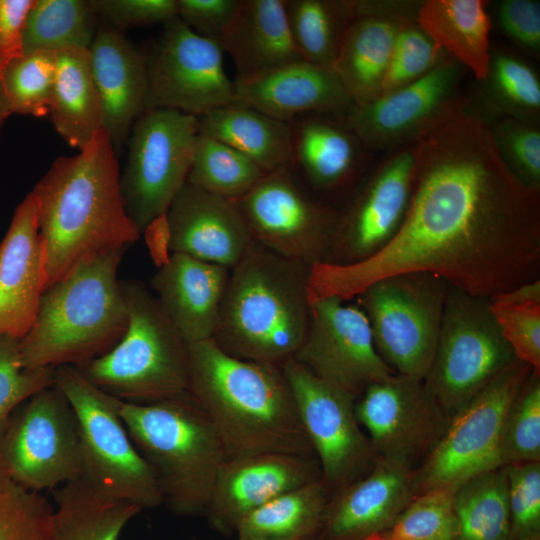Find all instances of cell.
<instances>
[{"label":"cell","instance_id":"obj_1","mask_svg":"<svg viewBox=\"0 0 540 540\" xmlns=\"http://www.w3.org/2000/svg\"><path fill=\"white\" fill-rule=\"evenodd\" d=\"M465 105L416 140L411 201L396 236L360 263L318 265L319 296L348 300L378 279L409 272L487 299L539 279L540 191L509 171L488 124Z\"/></svg>","mask_w":540,"mask_h":540},{"label":"cell","instance_id":"obj_2","mask_svg":"<svg viewBox=\"0 0 540 540\" xmlns=\"http://www.w3.org/2000/svg\"><path fill=\"white\" fill-rule=\"evenodd\" d=\"M117 156L103 129L78 154L58 157L31 191L47 250L48 287L80 262L140 238L124 205Z\"/></svg>","mask_w":540,"mask_h":540},{"label":"cell","instance_id":"obj_3","mask_svg":"<svg viewBox=\"0 0 540 540\" xmlns=\"http://www.w3.org/2000/svg\"><path fill=\"white\" fill-rule=\"evenodd\" d=\"M187 392L210 419L226 459L315 457L281 366L235 358L212 339L191 343Z\"/></svg>","mask_w":540,"mask_h":540},{"label":"cell","instance_id":"obj_4","mask_svg":"<svg viewBox=\"0 0 540 540\" xmlns=\"http://www.w3.org/2000/svg\"><path fill=\"white\" fill-rule=\"evenodd\" d=\"M312 267L253 242L230 269L212 340L242 360L282 366L310 322Z\"/></svg>","mask_w":540,"mask_h":540},{"label":"cell","instance_id":"obj_5","mask_svg":"<svg viewBox=\"0 0 540 540\" xmlns=\"http://www.w3.org/2000/svg\"><path fill=\"white\" fill-rule=\"evenodd\" d=\"M125 248L82 261L43 293L35 321L20 339L23 368H83L109 352L128 326L117 278Z\"/></svg>","mask_w":540,"mask_h":540},{"label":"cell","instance_id":"obj_6","mask_svg":"<svg viewBox=\"0 0 540 540\" xmlns=\"http://www.w3.org/2000/svg\"><path fill=\"white\" fill-rule=\"evenodd\" d=\"M120 415L163 504L178 516H203L226 459L205 412L187 392L147 404L122 401Z\"/></svg>","mask_w":540,"mask_h":540},{"label":"cell","instance_id":"obj_7","mask_svg":"<svg viewBox=\"0 0 540 540\" xmlns=\"http://www.w3.org/2000/svg\"><path fill=\"white\" fill-rule=\"evenodd\" d=\"M128 326L106 354L78 368L94 385L128 403L147 404L188 391V344L155 295L138 281L122 282Z\"/></svg>","mask_w":540,"mask_h":540},{"label":"cell","instance_id":"obj_8","mask_svg":"<svg viewBox=\"0 0 540 540\" xmlns=\"http://www.w3.org/2000/svg\"><path fill=\"white\" fill-rule=\"evenodd\" d=\"M55 385L69 400L78 420L81 477L142 510L163 504L155 476L120 415L122 400L98 388L74 366L55 368Z\"/></svg>","mask_w":540,"mask_h":540},{"label":"cell","instance_id":"obj_9","mask_svg":"<svg viewBox=\"0 0 540 540\" xmlns=\"http://www.w3.org/2000/svg\"><path fill=\"white\" fill-rule=\"evenodd\" d=\"M487 298L448 286L441 330L424 383L450 420L517 362Z\"/></svg>","mask_w":540,"mask_h":540},{"label":"cell","instance_id":"obj_10","mask_svg":"<svg viewBox=\"0 0 540 540\" xmlns=\"http://www.w3.org/2000/svg\"><path fill=\"white\" fill-rule=\"evenodd\" d=\"M448 284L427 272L389 275L355 297L376 351L396 373L422 379L434 359Z\"/></svg>","mask_w":540,"mask_h":540},{"label":"cell","instance_id":"obj_11","mask_svg":"<svg viewBox=\"0 0 540 540\" xmlns=\"http://www.w3.org/2000/svg\"><path fill=\"white\" fill-rule=\"evenodd\" d=\"M198 133L196 116L166 108L145 109L133 124L120 189L141 233L166 214L186 184Z\"/></svg>","mask_w":540,"mask_h":540},{"label":"cell","instance_id":"obj_12","mask_svg":"<svg viewBox=\"0 0 540 540\" xmlns=\"http://www.w3.org/2000/svg\"><path fill=\"white\" fill-rule=\"evenodd\" d=\"M0 461L28 490H54L82 475L79 425L54 384L22 403L0 434Z\"/></svg>","mask_w":540,"mask_h":540},{"label":"cell","instance_id":"obj_13","mask_svg":"<svg viewBox=\"0 0 540 540\" xmlns=\"http://www.w3.org/2000/svg\"><path fill=\"white\" fill-rule=\"evenodd\" d=\"M532 370L518 360L449 420L437 444L414 469L416 495L433 488L459 486L502 467L500 438L504 418Z\"/></svg>","mask_w":540,"mask_h":540},{"label":"cell","instance_id":"obj_14","mask_svg":"<svg viewBox=\"0 0 540 540\" xmlns=\"http://www.w3.org/2000/svg\"><path fill=\"white\" fill-rule=\"evenodd\" d=\"M232 202L255 243L311 267L328 263L340 212L307 195L290 166L266 173Z\"/></svg>","mask_w":540,"mask_h":540},{"label":"cell","instance_id":"obj_15","mask_svg":"<svg viewBox=\"0 0 540 540\" xmlns=\"http://www.w3.org/2000/svg\"><path fill=\"white\" fill-rule=\"evenodd\" d=\"M281 367L331 497L368 474L378 460L356 417V399L294 359Z\"/></svg>","mask_w":540,"mask_h":540},{"label":"cell","instance_id":"obj_16","mask_svg":"<svg viewBox=\"0 0 540 540\" xmlns=\"http://www.w3.org/2000/svg\"><path fill=\"white\" fill-rule=\"evenodd\" d=\"M163 25L157 45L146 55L145 109L199 117L231 103L234 81L225 71L220 43L198 35L178 16Z\"/></svg>","mask_w":540,"mask_h":540},{"label":"cell","instance_id":"obj_17","mask_svg":"<svg viewBox=\"0 0 540 540\" xmlns=\"http://www.w3.org/2000/svg\"><path fill=\"white\" fill-rule=\"evenodd\" d=\"M468 70L444 53L418 80L343 114L373 154L411 145L438 120L466 102L461 84Z\"/></svg>","mask_w":540,"mask_h":540},{"label":"cell","instance_id":"obj_18","mask_svg":"<svg viewBox=\"0 0 540 540\" xmlns=\"http://www.w3.org/2000/svg\"><path fill=\"white\" fill-rule=\"evenodd\" d=\"M345 301L337 296L311 299L308 331L293 359L357 399L395 372L376 351L364 312Z\"/></svg>","mask_w":540,"mask_h":540},{"label":"cell","instance_id":"obj_19","mask_svg":"<svg viewBox=\"0 0 540 540\" xmlns=\"http://www.w3.org/2000/svg\"><path fill=\"white\" fill-rule=\"evenodd\" d=\"M354 407L377 457L412 470L434 448L449 422L422 379L396 373L370 385Z\"/></svg>","mask_w":540,"mask_h":540},{"label":"cell","instance_id":"obj_20","mask_svg":"<svg viewBox=\"0 0 540 540\" xmlns=\"http://www.w3.org/2000/svg\"><path fill=\"white\" fill-rule=\"evenodd\" d=\"M415 171V143L390 153L373 167L348 207L340 212L328 263L365 261L396 236L409 209Z\"/></svg>","mask_w":540,"mask_h":540},{"label":"cell","instance_id":"obj_21","mask_svg":"<svg viewBox=\"0 0 540 540\" xmlns=\"http://www.w3.org/2000/svg\"><path fill=\"white\" fill-rule=\"evenodd\" d=\"M319 479L321 470L315 457L262 453L225 459L203 516L212 529L231 535L258 507Z\"/></svg>","mask_w":540,"mask_h":540},{"label":"cell","instance_id":"obj_22","mask_svg":"<svg viewBox=\"0 0 540 540\" xmlns=\"http://www.w3.org/2000/svg\"><path fill=\"white\" fill-rule=\"evenodd\" d=\"M48 283L47 250L39 232L37 201L30 192L0 242V337L22 339L27 334Z\"/></svg>","mask_w":540,"mask_h":540},{"label":"cell","instance_id":"obj_23","mask_svg":"<svg viewBox=\"0 0 540 540\" xmlns=\"http://www.w3.org/2000/svg\"><path fill=\"white\" fill-rule=\"evenodd\" d=\"M166 246L208 263L233 268L254 242L230 200L188 182L164 215Z\"/></svg>","mask_w":540,"mask_h":540},{"label":"cell","instance_id":"obj_24","mask_svg":"<svg viewBox=\"0 0 540 540\" xmlns=\"http://www.w3.org/2000/svg\"><path fill=\"white\" fill-rule=\"evenodd\" d=\"M415 495L414 470L378 458L368 474L330 497L317 540L382 534Z\"/></svg>","mask_w":540,"mask_h":540},{"label":"cell","instance_id":"obj_25","mask_svg":"<svg viewBox=\"0 0 540 540\" xmlns=\"http://www.w3.org/2000/svg\"><path fill=\"white\" fill-rule=\"evenodd\" d=\"M343 114H306L290 121V168L315 190L335 192L353 184L369 169V151Z\"/></svg>","mask_w":540,"mask_h":540},{"label":"cell","instance_id":"obj_26","mask_svg":"<svg viewBox=\"0 0 540 540\" xmlns=\"http://www.w3.org/2000/svg\"><path fill=\"white\" fill-rule=\"evenodd\" d=\"M89 54L104 109V130L118 155L145 110L146 55L124 33L100 21Z\"/></svg>","mask_w":540,"mask_h":540},{"label":"cell","instance_id":"obj_27","mask_svg":"<svg viewBox=\"0 0 540 540\" xmlns=\"http://www.w3.org/2000/svg\"><path fill=\"white\" fill-rule=\"evenodd\" d=\"M230 269L172 253L150 281L162 309L187 343L212 339Z\"/></svg>","mask_w":540,"mask_h":540},{"label":"cell","instance_id":"obj_28","mask_svg":"<svg viewBox=\"0 0 540 540\" xmlns=\"http://www.w3.org/2000/svg\"><path fill=\"white\" fill-rule=\"evenodd\" d=\"M234 81V100L290 122L306 114H345L354 104L334 70L303 60Z\"/></svg>","mask_w":540,"mask_h":540},{"label":"cell","instance_id":"obj_29","mask_svg":"<svg viewBox=\"0 0 540 540\" xmlns=\"http://www.w3.org/2000/svg\"><path fill=\"white\" fill-rule=\"evenodd\" d=\"M219 43L233 60L237 81L302 60L290 32L284 0H239Z\"/></svg>","mask_w":540,"mask_h":540},{"label":"cell","instance_id":"obj_30","mask_svg":"<svg viewBox=\"0 0 540 540\" xmlns=\"http://www.w3.org/2000/svg\"><path fill=\"white\" fill-rule=\"evenodd\" d=\"M56 71L49 116L57 133L81 150L104 129V109L96 87L88 48L55 51Z\"/></svg>","mask_w":540,"mask_h":540},{"label":"cell","instance_id":"obj_31","mask_svg":"<svg viewBox=\"0 0 540 540\" xmlns=\"http://www.w3.org/2000/svg\"><path fill=\"white\" fill-rule=\"evenodd\" d=\"M466 96L465 110L485 123L499 118L540 123V80L534 68L504 45L492 44L489 69Z\"/></svg>","mask_w":540,"mask_h":540},{"label":"cell","instance_id":"obj_32","mask_svg":"<svg viewBox=\"0 0 540 540\" xmlns=\"http://www.w3.org/2000/svg\"><path fill=\"white\" fill-rule=\"evenodd\" d=\"M486 0L422 1L417 23L435 44L482 81L489 69L492 27Z\"/></svg>","mask_w":540,"mask_h":540},{"label":"cell","instance_id":"obj_33","mask_svg":"<svg viewBox=\"0 0 540 540\" xmlns=\"http://www.w3.org/2000/svg\"><path fill=\"white\" fill-rule=\"evenodd\" d=\"M197 119L200 134L232 147L266 173L290 165L289 122L236 100Z\"/></svg>","mask_w":540,"mask_h":540},{"label":"cell","instance_id":"obj_34","mask_svg":"<svg viewBox=\"0 0 540 540\" xmlns=\"http://www.w3.org/2000/svg\"><path fill=\"white\" fill-rule=\"evenodd\" d=\"M402 23L405 22L360 16L348 28L333 70L354 106L381 95L395 36Z\"/></svg>","mask_w":540,"mask_h":540},{"label":"cell","instance_id":"obj_35","mask_svg":"<svg viewBox=\"0 0 540 540\" xmlns=\"http://www.w3.org/2000/svg\"><path fill=\"white\" fill-rule=\"evenodd\" d=\"M52 492L56 540H119L126 525L142 511L138 505L108 495L82 477Z\"/></svg>","mask_w":540,"mask_h":540},{"label":"cell","instance_id":"obj_36","mask_svg":"<svg viewBox=\"0 0 540 540\" xmlns=\"http://www.w3.org/2000/svg\"><path fill=\"white\" fill-rule=\"evenodd\" d=\"M330 494L322 481L285 492L239 523V540H317Z\"/></svg>","mask_w":540,"mask_h":540},{"label":"cell","instance_id":"obj_37","mask_svg":"<svg viewBox=\"0 0 540 540\" xmlns=\"http://www.w3.org/2000/svg\"><path fill=\"white\" fill-rule=\"evenodd\" d=\"M290 32L303 61L333 70L355 20L353 0H284Z\"/></svg>","mask_w":540,"mask_h":540},{"label":"cell","instance_id":"obj_38","mask_svg":"<svg viewBox=\"0 0 540 540\" xmlns=\"http://www.w3.org/2000/svg\"><path fill=\"white\" fill-rule=\"evenodd\" d=\"M454 510L453 540H512L507 482L502 467L460 484Z\"/></svg>","mask_w":540,"mask_h":540},{"label":"cell","instance_id":"obj_39","mask_svg":"<svg viewBox=\"0 0 540 540\" xmlns=\"http://www.w3.org/2000/svg\"><path fill=\"white\" fill-rule=\"evenodd\" d=\"M98 25L89 0H34L23 29L24 53L89 49Z\"/></svg>","mask_w":540,"mask_h":540},{"label":"cell","instance_id":"obj_40","mask_svg":"<svg viewBox=\"0 0 540 540\" xmlns=\"http://www.w3.org/2000/svg\"><path fill=\"white\" fill-rule=\"evenodd\" d=\"M265 174L242 153L198 133L188 183L234 201L246 194Z\"/></svg>","mask_w":540,"mask_h":540},{"label":"cell","instance_id":"obj_41","mask_svg":"<svg viewBox=\"0 0 540 540\" xmlns=\"http://www.w3.org/2000/svg\"><path fill=\"white\" fill-rule=\"evenodd\" d=\"M0 540H56L54 506L14 480L1 461Z\"/></svg>","mask_w":540,"mask_h":540},{"label":"cell","instance_id":"obj_42","mask_svg":"<svg viewBox=\"0 0 540 540\" xmlns=\"http://www.w3.org/2000/svg\"><path fill=\"white\" fill-rule=\"evenodd\" d=\"M500 459L502 466L540 462V372H530L506 412Z\"/></svg>","mask_w":540,"mask_h":540},{"label":"cell","instance_id":"obj_43","mask_svg":"<svg viewBox=\"0 0 540 540\" xmlns=\"http://www.w3.org/2000/svg\"><path fill=\"white\" fill-rule=\"evenodd\" d=\"M55 71V51L24 53L13 60L1 81L11 113L47 116Z\"/></svg>","mask_w":540,"mask_h":540},{"label":"cell","instance_id":"obj_44","mask_svg":"<svg viewBox=\"0 0 540 540\" xmlns=\"http://www.w3.org/2000/svg\"><path fill=\"white\" fill-rule=\"evenodd\" d=\"M457 487H438L415 495L380 535L386 540H453Z\"/></svg>","mask_w":540,"mask_h":540},{"label":"cell","instance_id":"obj_45","mask_svg":"<svg viewBox=\"0 0 540 540\" xmlns=\"http://www.w3.org/2000/svg\"><path fill=\"white\" fill-rule=\"evenodd\" d=\"M444 53L417 21L402 23L395 36L381 95L418 80L436 66Z\"/></svg>","mask_w":540,"mask_h":540},{"label":"cell","instance_id":"obj_46","mask_svg":"<svg viewBox=\"0 0 540 540\" xmlns=\"http://www.w3.org/2000/svg\"><path fill=\"white\" fill-rule=\"evenodd\" d=\"M498 154L525 186L540 191V126L514 118L488 123Z\"/></svg>","mask_w":540,"mask_h":540},{"label":"cell","instance_id":"obj_47","mask_svg":"<svg viewBox=\"0 0 540 540\" xmlns=\"http://www.w3.org/2000/svg\"><path fill=\"white\" fill-rule=\"evenodd\" d=\"M55 384V368L25 369L20 359V339L0 337V434L13 412L40 390Z\"/></svg>","mask_w":540,"mask_h":540},{"label":"cell","instance_id":"obj_48","mask_svg":"<svg viewBox=\"0 0 540 540\" xmlns=\"http://www.w3.org/2000/svg\"><path fill=\"white\" fill-rule=\"evenodd\" d=\"M512 540L540 539V462L502 466Z\"/></svg>","mask_w":540,"mask_h":540},{"label":"cell","instance_id":"obj_49","mask_svg":"<svg viewBox=\"0 0 540 540\" xmlns=\"http://www.w3.org/2000/svg\"><path fill=\"white\" fill-rule=\"evenodd\" d=\"M490 308L515 357L540 372V304L490 301Z\"/></svg>","mask_w":540,"mask_h":540},{"label":"cell","instance_id":"obj_50","mask_svg":"<svg viewBox=\"0 0 540 540\" xmlns=\"http://www.w3.org/2000/svg\"><path fill=\"white\" fill-rule=\"evenodd\" d=\"M100 22L124 33L138 26L170 21L177 17V0H89Z\"/></svg>","mask_w":540,"mask_h":540},{"label":"cell","instance_id":"obj_51","mask_svg":"<svg viewBox=\"0 0 540 540\" xmlns=\"http://www.w3.org/2000/svg\"><path fill=\"white\" fill-rule=\"evenodd\" d=\"M495 14L501 31L533 57L540 54V3L536 0H501Z\"/></svg>","mask_w":540,"mask_h":540},{"label":"cell","instance_id":"obj_52","mask_svg":"<svg viewBox=\"0 0 540 540\" xmlns=\"http://www.w3.org/2000/svg\"><path fill=\"white\" fill-rule=\"evenodd\" d=\"M239 0H177V16L200 36L220 41Z\"/></svg>","mask_w":540,"mask_h":540},{"label":"cell","instance_id":"obj_53","mask_svg":"<svg viewBox=\"0 0 540 540\" xmlns=\"http://www.w3.org/2000/svg\"><path fill=\"white\" fill-rule=\"evenodd\" d=\"M34 0H0V83L7 66L24 54L23 29Z\"/></svg>","mask_w":540,"mask_h":540},{"label":"cell","instance_id":"obj_54","mask_svg":"<svg viewBox=\"0 0 540 540\" xmlns=\"http://www.w3.org/2000/svg\"><path fill=\"white\" fill-rule=\"evenodd\" d=\"M492 302L509 305H534L540 304V280H534L516 286L491 299Z\"/></svg>","mask_w":540,"mask_h":540},{"label":"cell","instance_id":"obj_55","mask_svg":"<svg viewBox=\"0 0 540 540\" xmlns=\"http://www.w3.org/2000/svg\"><path fill=\"white\" fill-rule=\"evenodd\" d=\"M11 114L12 113L6 100L2 84L0 83V136L4 122Z\"/></svg>","mask_w":540,"mask_h":540},{"label":"cell","instance_id":"obj_56","mask_svg":"<svg viewBox=\"0 0 540 540\" xmlns=\"http://www.w3.org/2000/svg\"><path fill=\"white\" fill-rule=\"evenodd\" d=\"M366 540H386L382 535L380 534H377V535H374V536H371L369 537L368 539Z\"/></svg>","mask_w":540,"mask_h":540},{"label":"cell","instance_id":"obj_57","mask_svg":"<svg viewBox=\"0 0 540 540\" xmlns=\"http://www.w3.org/2000/svg\"><path fill=\"white\" fill-rule=\"evenodd\" d=\"M194 540H200V539H194ZM237 540H239V539H237Z\"/></svg>","mask_w":540,"mask_h":540},{"label":"cell","instance_id":"obj_58","mask_svg":"<svg viewBox=\"0 0 540 540\" xmlns=\"http://www.w3.org/2000/svg\"><path fill=\"white\" fill-rule=\"evenodd\" d=\"M534 540H540V539H534Z\"/></svg>","mask_w":540,"mask_h":540}]
</instances>
